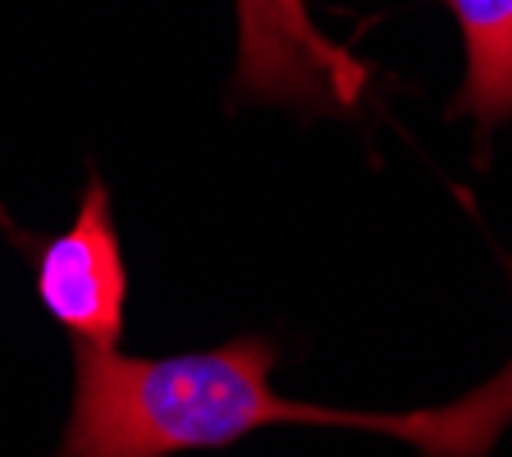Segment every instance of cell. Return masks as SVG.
I'll use <instances>...</instances> for the list:
<instances>
[{
	"instance_id": "obj_3",
	"label": "cell",
	"mask_w": 512,
	"mask_h": 457,
	"mask_svg": "<svg viewBox=\"0 0 512 457\" xmlns=\"http://www.w3.org/2000/svg\"><path fill=\"white\" fill-rule=\"evenodd\" d=\"M37 261V302L46 316L69 330L74 343L87 348H119L124 339V302H128V270L119 252V229L110 211L106 183L87 179L78 215L64 234L32 243Z\"/></svg>"
},
{
	"instance_id": "obj_4",
	"label": "cell",
	"mask_w": 512,
	"mask_h": 457,
	"mask_svg": "<svg viewBox=\"0 0 512 457\" xmlns=\"http://www.w3.org/2000/svg\"><path fill=\"white\" fill-rule=\"evenodd\" d=\"M462 28L467 74L448 115L476 119L480 133L512 119V0H444Z\"/></svg>"
},
{
	"instance_id": "obj_2",
	"label": "cell",
	"mask_w": 512,
	"mask_h": 457,
	"mask_svg": "<svg viewBox=\"0 0 512 457\" xmlns=\"http://www.w3.org/2000/svg\"><path fill=\"white\" fill-rule=\"evenodd\" d=\"M238 60L234 101L288 106L298 115H348L357 110L371 69L334 37L320 32L307 0H234Z\"/></svg>"
},
{
	"instance_id": "obj_1",
	"label": "cell",
	"mask_w": 512,
	"mask_h": 457,
	"mask_svg": "<svg viewBox=\"0 0 512 457\" xmlns=\"http://www.w3.org/2000/svg\"><path fill=\"white\" fill-rule=\"evenodd\" d=\"M275 343L243 334L174 357H124L74 343V407L55 457H174L229 448L266 426H348L426 457H490L512 426V357L458 403L421 412H343L293 403L270 384Z\"/></svg>"
}]
</instances>
